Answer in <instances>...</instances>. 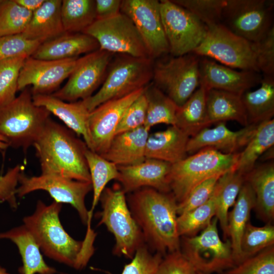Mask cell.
I'll return each instance as SVG.
<instances>
[{"label": "cell", "mask_w": 274, "mask_h": 274, "mask_svg": "<svg viewBox=\"0 0 274 274\" xmlns=\"http://www.w3.org/2000/svg\"><path fill=\"white\" fill-rule=\"evenodd\" d=\"M62 203L37 202L35 212L23 218V225L48 257L77 270L87 265L94 252L96 233L87 230L83 241L73 238L64 229L59 213Z\"/></svg>", "instance_id": "1"}, {"label": "cell", "mask_w": 274, "mask_h": 274, "mask_svg": "<svg viewBox=\"0 0 274 274\" xmlns=\"http://www.w3.org/2000/svg\"><path fill=\"white\" fill-rule=\"evenodd\" d=\"M128 194L129 209L148 248L163 256L180 251L178 203L173 194L146 187Z\"/></svg>", "instance_id": "2"}, {"label": "cell", "mask_w": 274, "mask_h": 274, "mask_svg": "<svg viewBox=\"0 0 274 274\" xmlns=\"http://www.w3.org/2000/svg\"><path fill=\"white\" fill-rule=\"evenodd\" d=\"M72 132L50 118L48 120L33 145L42 174L91 182L85 157L87 146Z\"/></svg>", "instance_id": "3"}, {"label": "cell", "mask_w": 274, "mask_h": 274, "mask_svg": "<svg viewBox=\"0 0 274 274\" xmlns=\"http://www.w3.org/2000/svg\"><path fill=\"white\" fill-rule=\"evenodd\" d=\"M239 153H223L207 148L172 164L168 176L170 192L178 204L204 180L235 170Z\"/></svg>", "instance_id": "4"}, {"label": "cell", "mask_w": 274, "mask_h": 274, "mask_svg": "<svg viewBox=\"0 0 274 274\" xmlns=\"http://www.w3.org/2000/svg\"><path fill=\"white\" fill-rule=\"evenodd\" d=\"M50 114L34 104L31 90L25 88L13 101L0 108V135L9 146L26 152L39 137Z\"/></svg>", "instance_id": "5"}, {"label": "cell", "mask_w": 274, "mask_h": 274, "mask_svg": "<svg viewBox=\"0 0 274 274\" xmlns=\"http://www.w3.org/2000/svg\"><path fill=\"white\" fill-rule=\"evenodd\" d=\"M99 201L101 211L98 225H104L114 235L113 254L132 259L137 249L145 243L129 209L125 192L117 183L105 188Z\"/></svg>", "instance_id": "6"}, {"label": "cell", "mask_w": 274, "mask_h": 274, "mask_svg": "<svg viewBox=\"0 0 274 274\" xmlns=\"http://www.w3.org/2000/svg\"><path fill=\"white\" fill-rule=\"evenodd\" d=\"M154 60L119 54L112 59L102 85L82 100L89 112L108 100L122 97L145 87L152 81Z\"/></svg>", "instance_id": "7"}, {"label": "cell", "mask_w": 274, "mask_h": 274, "mask_svg": "<svg viewBox=\"0 0 274 274\" xmlns=\"http://www.w3.org/2000/svg\"><path fill=\"white\" fill-rule=\"evenodd\" d=\"M167 55L154 60L152 82L179 107L200 85V57L192 53Z\"/></svg>", "instance_id": "8"}, {"label": "cell", "mask_w": 274, "mask_h": 274, "mask_svg": "<svg viewBox=\"0 0 274 274\" xmlns=\"http://www.w3.org/2000/svg\"><path fill=\"white\" fill-rule=\"evenodd\" d=\"M218 221L213 218L199 235L181 237V252L202 274L222 273L235 265L230 239H221Z\"/></svg>", "instance_id": "9"}, {"label": "cell", "mask_w": 274, "mask_h": 274, "mask_svg": "<svg viewBox=\"0 0 274 274\" xmlns=\"http://www.w3.org/2000/svg\"><path fill=\"white\" fill-rule=\"evenodd\" d=\"M192 53L213 58L230 68L260 73L254 43L234 34L221 23L208 27L205 38Z\"/></svg>", "instance_id": "10"}, {"label": "cell", "mask_w": 274, "mask_h": 274, "mask_svg": "<svg viewBox=\"0 0 274 274\" xmlns=\"http://www.w3.org/2000/svg\"><path fill=\"white\" fill-rule=\"evenodd\" d=\"M272 0H226L221 24L234 34L256 43L273 27Z\"/></svg>", "instance_id": "11"}, {"label": "cell", "mask_w": 274, "mask_h": 274, "mask_svg": "<svg viewBox=\"0 0 274 274\" xmlns=\"http://www.w3.org/2000/svg\"><path fill=\"white\" fill-rule=\"evenodd\" d=\"M160 9L169 54L179 56L192 53L205 38L208 27L172 0L160 1Z\"/></svg>", "instance_id": "12"}, {"label": "cell", "mask_w": 274, "mask_h": 274, "mask_svg": "<svg viewBox=\"0 0 274 274\" xmlns=\"http://www.w3.org/2000/svg\"><path fill=\"white\" fill-rule=\"evenodd\" d=\"M83 33L95 39L100 49L113 54L150 58L133 22L122 13L111 18L96 19Z\"/></svg>", "instance_id": "13"}, {"label": "cell", "mask_w": 274, "mask_h": 274, "mask_svg": "<svg viewBox=\"0 0 274 274\" xmlns=\"http://www.w3.org/2000/svg\"><path fill=\"white\" fill-rule=\"evenodd\" d=\"M17 196L22 197L37 190L47 191L59 203H68L77 211L84 225L88 222V211L85 204L87 195L92 190L91 182H83L62 177L42 174L28 177L22 171L19 178Z\"/></svg>", "instance_id": "14"}, {"label": "cell", "mask_w": 274, "mask_h": 274, "mask_svg": "<svg viewBox=\"0 0 274 274\" xmlns=\"http://www.w3.org/2000/svg\"><path fill=\"white\" fill-rule=\"evenodd\" d=\"M113 54L98 49L78 58L66 83L51 95L68 102L90 97L103 83Z\"/></svg>", "instance_id": "15"}, {"label": "cell", "mask_w": 274, "mask_h": 274, "mask_svg": "<svg viewBox=\"0 0 274 274\" xmlns=\"http://www.w3.org/2000/svg\"><path fill=\"white\" fill-rule=\"evenodd\" d=\"M120 12L133 22L151 59L154 60L169 54V46L161 17L160 1L123 0Z\"/></svg>", "instance_id": "16"}, {"label": "cell", "mask_w": 274, "mask_h": 274, "mask_svg": "<svg viewBox=\"0 0 274 274\" xmlns=\"http://www.w3.org/2000/svg\"><path fill=\"white\" fill-rule=\"evenodd\" d=\"M77 59L49 60L27 57L20 72L18 91L31 85L32 95L51 94L69 77Z\"/></svg>", "instance_id": "17"}, {"label": "cell", "mask_w": 274, "mask_h": 274, "mask_svg": "<svg viewBox=\"0 0 274 274\" xmlns=\"http://www.w3.org/2000/svg\"><path fill=\"white\" fill-rule=\"evenodd\" d=\"M144 89L105 101L90 112L88 127L93 151L100 155L105 153L126 110L143 93Z\"/></svg>", "instance_id": "18"}, {"label": "cell", "mask_w": 274, "mask_h": 274, "mask_svg": "<svg viewBox=\"0 0 274 274\" xmlns=\"http://www.w3.org/2000/svg\"><path fill=\"white\" fill-rule=\"evenodd\" d=\"M200 84L207 90L217 89L241 95L257 85L262 80L260 73L236 71L207 57H200Z\"/></svg>", "instance_id": "19"}, {"label": "cell", "mask_w": 274, "mask_h": 274, "mask_svg": "<svg viewBox=\"0 0 274 274\" xmlns=\"http://www.w3.org/2000/svg\"><path fill=\"white\" fill-rule=\"evenodd\" d=\"M171 165L161 160L146 159L138 164L118 166L116 180L126 194L146 187L169 193L168 176Z\"/></svg>", "instance_id": "20"}, {"label": "cell", "mask_w": 274, "mask_h": 274, "mask_svg": "<svg viewBox=\"0 0 274 274\" xmlns=\"http://www.w3.org/2000/svg\"><path fill=\"white\" fill-rule=\"evenodd\" d=\"M213 128H205L189 138L186 147L187 154H193L203 149L210 148L225 154L238 153L245 147L258 124H250L237 131L228 128L222 122Z\"/></svg>", "instance_id": "21"}, {"label": "cell", "mask_w": 274, "mask_h": 274, "mask_svg": "<svg viewBox=\"0 0 274 274\" xmlns=\"http://www.w3.org/2000/svg\"><path fill=\"white\" fill-rule=\"evenodd\" d=\"M34 104L47 109L78 136H82L87 147L93 151L88 127L90 112L82 100L67 102L51 94L32 95Z\"/></svg>", "instance_id": "22"}, {"label": "cell", "mask_w": 274, "mask_h": 274, "mask_svg": "<svg viewBox=\"0 0 274 274\" xmlns=\"http://www.w3.org/2000/svg\"><path fill=\"white\" fill-rule=\"evenodd\" d=\"M99 49L97 41L84 33H64L42 43L31 55L42 60H62L77 58Z\"/></svg>", "instance_id": "23"}, {"label": "cell", "mask_w": 274, "mask_h": 274, "mask_svg": "<svg viewBox=\"0 0 274 274\" xmlns=\"http://www.w3.org/2000/svg\"><path fill=\"white\" fill-rule=\"evenodd\" d=\"M150 129L144 126L115 135L103 157L117 166L139 163L146 159L145 148Z\"/></svg>", "instance_id": "24"}, {"label": "cell", "mask_w": 274, "mask_h": 274, "mask_svg": "<svg viewBox=\"0 0 274 274\" xmlns=\"http://www.w3.org/2000/svg\"><path fill=\"white\" fill-rule=\"evenodd\" d=\"M190 137L175 125L149 134L145 148L146 159L175 163L187 157Z\"/></svg>", "instance_id": "25"}, {"label": "cell", "mask_w": 274, "mask_h": 274, "mask_svg": "<svg viewBox=\"0 0 274 274\" xmlns=\"http://www.w3.org/2000/svg\"><path fill=\"white\" fill-rule=\"evenodd\" d=\"M1 239H9L15 244L21 257L20 274H55L56 270L44 261L41 249L34 237L23 224L0 233Z\"/></svg>", "instance_id": "26"}, {"label": "cell", "mask_w": 274, "mask_h": 274, "mask_svg": "<svg viewBox=\"0 0 274 274\" xmlns=\"http://www.w3.org/2000/svg\"><path fill=\"white\" fill-rule=\"evenodd\" d=\"M62 1L45 0L33 12L31 18L23 32L26 39L42 43L64 33L60 15Z\"/></svg>", "instance_id": "27"}, {"label": "cell", "mask_w": 274, "mask_h": 274, "mask_svg": "<svg viewBox=\"0 0 274 274\" xmlns=\"http://www.w3.org/2000/svg\"><path fill=\"white\" fill-rule=\"evenodd\" d=\"M255 202V193L250 184L245 180L233 209L228 214V237H230L235 265L242 261V238Z\"/></svg>", "instance_id": "28"}, {"label": "cell", "mask_w": 274, "mask_h": 274, "mask_svg": "<svg viewBox=\"0 0 274 274\" xmlns=\"http://www.w3.org/2000/svg\"><path fill=\"white\" fill-rule=\"evenodd\" d=\"M256 198L255 208L260 219L270 223L274 217V164L265 163L245 176Z\"/></svg>", "instance_id": "29"}, {"label": "cell", "mask_w": 274, "mask_h": 274, "mask_svg": "<svg viewBox=\"0 0 274 274\" xmlns=\"http://www.w3.org/2000/svg\"><path fill=\"white\" fill-rule=\"evenodd\" d=\"M241 95L221 90H207V114L210 125L235 121L244 127L248 125Z\"/></svg>", "instance_id": "30"}, {"label": "cell", "mask_w": 274, "mask_h": 274, "mask_svg": "<svg viewBox=\"0 0 274 274\" xmlns=\"http://www.w3.org/2000/svg\"><path fill=\"white\" fill-rule=\"evenodd\" d=\"M259 88L241 94L248 124H259L274 115V76L263 75Z\"/></svg>", "instance_id": "31"}, {"label": "cell", "mask_w": 274, "mask_h": 274, "mask_svg": "<svg viewBox=\"0 0 274 274\" xmlns=\"http://www.w3.org/2000/svg\"><path fill=\"white\" fill-rule=\"evenodd\" d=\"M207 89L202 85L177 111L175 126L189 137L210 126L207 118Z\"/></svg>", "instance_id": "32"}, {"label": "cell", "mask_w": 274, "mask_h": 274, "mask_svg": "<svg viewBox=\"0 0 274 274\" xmlns=\"http://www.w3.org/2000/svg\"><path fill=\"white\" fill-rule=\"evenodd\" d=\"M274 144V120L258 124L253 134L239 153L235 170L245 176L256 166L259 157Z\"/></svg>", "instance_id": "33"}, {"label": "cell", "mask_w": 274, "mask_h": 274, "mask_svg": "<svg viewBox=\"0 0 274 274\" xmlns=\"http://www.w3.org/2000/svg\"><path fill=\"white\" fill-rule=\"evenodd\" d=\"M85 157L89 169L93 191L91 209L88 211V222L91 226L93 212L99 200L100 196L107 184L118 176V166L99 154L89 149L85 151Z\"/></svg>", "instance_id": "34"}, {"label": "cell", "mask_w": 274, "mask_h": 274, "mask_svg": "<svg viewBox=\"0 0 274 274\" xmlns=\"http://www.w3.org/2000/svg\"><path fill=\"white\" fill-rule=\"evenodd\" d=\"M144 93L147 101L144 126L150 130L159 124L175 125L179 107L152 82L145 87Z\"/></svg>", "instance_id": "35"}, {"label": "cell", "mask_w": 274, "mask_h": 274, "mask_svg": "<svg viewBox=\"0 0 274 274\" xmlns=\"http://www.w3.org/2000/svg\"><path fill=\"white\" fill-rule=\"evenodd\" d=\"M244 182L245 176L232 170L222 175L217 182L218 192L215 216L219 222L224 239L228 237L229 209L234 204Z\"/></svg>", "instance_id": "36"}, {"label": "cell", "mask_w": 274, "mask_h": 274, "mask_svg": "<svg viewBox=\"0 0 274 274\" xmlns=\"http://www.w3.org/2000/svg\"><path fill=\"white\" fill-rule=\"evenodd\" d=\"M60 15L65 32L83 33L96 20L95 1H62Z\"/></svg>", "instance_id": "37"}, {"label": "cell", "mask_w": 274, "mask_h": 274, "mask_svg": "<svg viewBox=\"0 0 274 274\" xmlns=\"http://www.w3.org/2000/svg\"><path fill=\"white\" fill-rule=\"evenodd\" d=\"M218 189L217 183L210 198L204 203L178 216L177 228L181 236H193L204 229L215 216Z\"/></svg>", "instance_id": "38"}, {"label": "cell", "mask_w": 274, "mask_h": 274, "mask_svg": "<svg viewBox=\"0 0 274 274\" xmlns=\"http://www.w3.org/2000/svg\"><path fill=\"white\" fill-rule=\"evenodd\" d=\"M32 13L19 5L15 0H1L0 36L22 34L31 18Z\"/></svg>", "instance_id": "39"}, {"label": "cell", "mask_w": 274, "mask_h": 274, "mask_svg": "<svg viewBox=\"0 0 274 274\" xmlns=\"http://www.w3.org/2000/svg\"><path fill=\"white\" fill-rule=\"evenodd\" d=\"M273 245L274 226L270 223L262 227H257L249 221L242 238L241 262Z\"/></svg>", "instance_id": "40"}, {"label": "cell", "mask_w": 274, "mask_h": 274, "mask_svg": "<svg viewBox=\"0 0 274 274\" xmlns=\"http://www.w3.org/2000/svg\"><path fill=\"white\" fill-rule=\"evenodd\" d=\"M27 57L20 56L0 61V108L16 98L20 72Z\"/></svg>", "instance_id": "41"}, {"label": "cell", "mask_w": 274, "mask_h": 274, "mask_svg": "<svg viewBox=\"0 0 274 274\" xmlns=\"http://www.w3.org/2000/svg\"><path fill=\"white\" fill-rule=\"evenodd\" d=\"M185 8L208 27L221 23L226 0H172Z\"/></svg>", "instance_id": "42"}, {"label": "cell", "mask_w": 274, "mask_h": 274, "mask_svg": "<svg viewBox=\"0 0 274 274\" xmlns=\"http://www.w3.org/2000/svg\"><path fill=\"white\" fill-rule=\"evenodd\" d=\"M221 274H274V246L249 257Z\"/></svg>", "instance_id": "43"}, {"label": "cell", "mask_w": 274, "mask_h": 274, "mask_svg": "<svg viewBox=\"0 0 274 274\" xmlns=\"http://www.w3.org/2000/svg\"><path fill=\"white\" fill-rule=\"evenodd\" d=\"M163 256L151 252L144 244L137 249L130 262L124 266L120 274H155Z\"/></svg>", "instance_id": "44"}, {"label": "cell", "mask_w": 274, "mask_h": 274, "mask_svg": "<svg viewBox=\"0 0 274 274\" xmlns=\"http://www.w3.org/2000/svg\"><path fill=\"white\" fill-rule=\"evenodd\" d=\"M41 44L21 34L0 36V61L20 56L29 57Z\"/></svg>", "instance_id": "45"}, {"label": "cell", "mask_w": 274, "mask_h": 274, "mask_svg": "<svg viewBox=\"0 0 274 274\" xmlns=\"http://www.w3.org/2000/svg\"><path fill=\"white\" fill-rule=\"evenodd\" d=\"M147 108V101L143 92L126 110L116 129L115 135L144 126Z\"/></svg>", "instance_id": "46"}, {"label": "cell", "mask_w": 274, "mask_h": 274, "mask_svg": "<svg viewBox=\"0 0 274 274\" xmlns=\"http://www.w3.org/2000/svg\"><path fill=\"white\" fill-rule=\"evenodd\" d=\"M221 176L211 177L196 186L183 202L178 204V215L194 209L207 202L213 194L216 183Z\"/></svg>", "instance_id": "47"}, {"label": "cell", "mask_w": 274, "mask_h": 274, "mask_svg": "<svg viewBox=\"0 0 274 274\" xmlns=\"http://www.w3.org/2000/svg\"><path fill=\"white\" fill-rule=\"evenodd\" d=\"M254 44L259 72L263 75L274 76V26L263 38Z\"/></svg>", "instance_id": "48"}, {"label": "cell", "mask_w": 274, "mask_h": 274, "mask_svg": "<svg viewBox=\"0 0 274 274\" xmlns=\"http://www.w3.org/2000/svg\"><path fill=\"white\" fill-rule=\"evenodd\" d=\"M155 274H198L180 250L163 256Z\"/></svg>", "instance_id": "49"}, {"label": "cell", "mask_w": 274, "mask_h": 274, "mask_svg": "<svg viewBox=\"0 0 274 274\" xmlns=\"http://www.w3.org/2000/svg\"><path fill=\"white\" fill-rule=\"evenodd\" d=\"M23 169V166L18 164L0 176V202H7L13 209L18 207L16 190L19 176Z\"/></svg>", "instance_id": "50"}, {"label": "cell", "mask_w": 274, "mask_h": 274, "mask_svg": "<svg viewBox=\"0 0 274 274\" xmlns=\"http://www.w3.org/2000/svg\"><path fill=\"white\" fill-rule=\"evenodd\" d=\"M120 0H95L96 19H104L115 16L120 12Z\"/></svg>", "instance_id": "51"}, {"label": "cell", "mask_w": 274, "mask_h": 274, "mask_svg": "<svg viewBox=\"0 0 274 274\" xmlns=\"http://www.w3.org/2000/svg\"><path fill=\"white\" fill-rule=\"evenodd\" d=\"M45 0H15L19 5L31 12L39 9Z\"/></svg>", "instance_id": "52"}, {"label": "cell", "mask_w": 274, "mask_h": 274, "mask_svg": "<svg viewBox=\"0 0 274 274\" xmlns=\"http://www.w3.org/2000/svg\"><path fill=\"white\" fill-rule=\"evenodd\" d=\"M9 146L6 139L0 135V150L6 149Z\"/></svg>", "instance_id": "53"}, {"label": "cell", "mask_w": 274, "mask_h": 274, "mask_svg": "<svg viewBox=\"0 0 274 274\" xmlns=\"http://www.w3.org/2000/svg\"><path fill=\"white\" fill-rule=\"evenodd\" d=\"M0 274H10L6 268L0 267Z\"/></svg>", "instance_id": "54"}, {"label": "cell", "mask_w": 274, "mask_h": 274, "mask_svg": "<svg viewBox=\"0 0 274 274\" xmlns=\"http://www.w3.org/2000/svg\"><path fill=\"white\" fill-rule=\"evenodd\" d=\"M198 272V274H202V273L201 272Z\"/></svg>", "instance_id": "55"}, {"label": "cell", "mask_w": 274, "mask_h": 274, "mask_svg": "<svg viewBox=\"0 0 274 274\" xmlns=\"http://www.w3.org/2000/svg\"><path fill=\"white\" fill-rule=\"evenodd\" d=\"M1 0H0V3H1Z\"/></svg>", "instance_id": "56"}]
</instances>
